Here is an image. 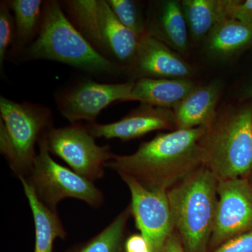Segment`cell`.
<instances>
[{"label": "cell", "instance_id": "cell-1", "mask_svg": "<svg viewBox=\"0 0 252 252\" xmlns=\"http://www.w3.org/2000/svg\"><path fill=\"white\" fill-rule=\"evenodd\" d=\"M207 126L158 133L130 155L113 154L105 167L144 188L167 192L203 166L200 140Z\"/></svg>", "mask_w": 252, "mask_h": 252}, {"label": "cell", "instance_id": "cell-2", "mask_svg": "<svg viewBox=\"0 0 252 252\" xmlns=\"http://www.w3.org/2000/svg\"><path fill=\"white\" fill-rule=\"evenodd\" d=\"M20 55L23 61H56L94 75L116 76L122 70L81 35L56 0L44 1L39 34Z\"/></svg>", "mask_w": 252, "mask_h": 252}, {"label": "cell", "instance_id": "cell-3", "mask_svg": "<svg viewBox=\"0 0 252 252\" xmlns=\"http://www.w3.org/2000/svg\"><path fill=\"white\" fill-rule=\"evenodd\" d=\"M200 145L203 165L218 182L246 178L252 172V104L216 116Z\"/></svg>", "mask_w": 252, "mask_h": 252}, {"label": "cell", "instance_id": "cell-4", "mask_svg": "<svg viewBox=\"0 0 252 252\" xmlns=\"http://www.w3.org/2000/svg\"><path fill=\"white\" fill-rule=\"evenodd\" d=\"M218 180L201 166L167 192L175 229L187 252H205L216 217Z\"/></svg>", "mask_w": 252, "mask_h": 252}, {"label": "cell", "instance_id": "cell-5", "mask_svg": "<svg viewBox=\"0 0 252 252\" xmlns=\"http://www.w3.org/2000/svg\"><path fill=\"white\" fill-rule=\"evenodd\" d=\"M53 124L46 106L0 97V152L18 179L31 171L37 156L35 144Z\"/></svg>", "mask_w": 252, "mask_h": 252}, {"label": "cell", "instance_id": "cell-6", "mask_svg": "<svg viewBox=\"0 0 252 252\" xmlns=\"http://www.w3.org/2000/svg\"><path fill=\"white\" fill-rule=\"evenodd\" d=\"M45 133L38 142L39 153L32 168L23 179L31 186L41 203L54 211H57L58 204L67 198L78 199L98 208L104 203L103 194L94 182L55 161L48 149Z\"/></svg>", "mask_w": 252, "mask_h": 252}, {"label": "cell", "instance_id": "cell-7", "mask_svg": "<svg viewBox=\"0 0 252 252\" xmlns=\"http://www.w3.org/2000/svg\"><path fill=\"white\" fill-rule=\"evenodd\" d=\"M50 153L61 158L73 171L91 182L102 178L112 158L109 145L99 146L86 126L79 123L66 127H53L45 133Z\"/></svg>", "mask_w": 252, "mask_h": 252}, {"label": "cell", "instance_id": "cell-8", "mask_svg": "<svg viewBox=\"0 0 252 252\" xmlns=\"http://www.w3.org/2000/svg\"><path fill=\"white\" fill-rule=\"evenodd\" d=\"M135 81L101 84L91 80L76 83L55 96L59 112L71 124L94 123L99 113L113 102L128 101Z\"/></svg>", "mask_w": 252, "mask_h": 252}, {"label": "cell", "instance_id": "cell-9", "mask_svg": "<svg viewBox=\"0 0 252 252\" xmlns=\"http://www.w3.org/2000/svg\"><path fill=\"white\" fill-rule=\"evenodd\" d=\"M218 205L210 248L252 230V186L248 178L219 182Z\"/></svg>", "mask_w": 252, "mask_h": 252}, {"label": "cell", "instance_id": "cell-10", "mask_svg": "<svg viewBox=\"0 0 252 252\" xmlns=\"http://www.w3.org/2000/svg\"><path fill=\"white\" fill-rule=\"evenodd\" d=\"M121 178L130 190L131 215L137 229L153 252H162L175 230L167 192L149 190L131 177Z\"/></svg>", "mask_w": 252, "mask_h": 252}, {"label": "cell", "instance_id": "cell-11", "mask_svg": "<svg viewBox=\"0 0 252 252\" xmlns=\"http://www.w3.org/2000/svg\"><path fill=\"white\" fill-rule=\"evenodd\" d=\"M86 127L94 138L122 141L140 138L156 130H177L173 110L143 103L117 122L108 124L89 123Z\"/></svg>", "mask_w": 252, "mask_h": 252}, {"label": "cell", "instance_id": "cell-12", "mask_svg": "<svg viewBox=\"0 0 252 252\" xmlns=\"http://www.w3.org/2000/svg\"><path fill=\"white\" fill-rule=\"evenodd\" d=\"M130 70L138 79H189L194 74L180 54L147 33L140 38Z\"/></svg>", "mask_w": 252, "mask_h": 252}, {"label": "cell", "instance_id": "cell-13", "mask_svg": "<svg viewBox=\"0 0 252 252\" xmlns=\"http://www.w3.org/2000/svg\"><path fill=\"white\" fill-rule=\"evenodd\" d=\"M147 34L166 44L180 55L189 49V32L180 1L154 3L147 20Z\"/></svg>", "mask_w": 252, "mask_h": 252}, {"label": "cell", "instance_id": "cell-14", "mask_svg": "<svg viewBox=\"0 0 252 252\" xmlns=\"http://www.w3.org/2000/svg\"><path fill=\"white\" fill-rule=\"evenodd\" d=\"M98 13L106 56L109 55L122 69H130L140 37L119 21L107 0H98Z\"/></svg>", "mask_w": 252, "mask_h": 252}, {"label": "cell", "instance_id": "cell-15", "mask_svg": "<svg viewBox=\"0 0 252 252\" xmlns=\"http://www.w3.org/2000/svg\"><path fill=\"white\" fill-rule=\"evenodd\" d=\"M223 89L220 80L197 86L180 104L172 109L176 126L180 130L208 126L216 117V107Z\"/></svg>", "mask_w": 252, "mask_h": 252}, {"label": "cell", "instance_id": "cell-16", "mask_svg": "<svg viewBox=\"0 0 252 252\" xmlns=\"http://www.w3.org/2000/svg\"><path fill=\"white\" fill-rule=\"evenodd\" d=\"M198 85L189 79L140 78L135 81L128 101L174 109Z\"/></svg>", "mask_w": 252, "mask_h": 252}, {"label": "cell", "instance_id": "cell-17", "mask_svg": "<svg viewBox=\"0 0 252 252\" xmlns=\"http://www.w3.org/2000/svg\"><path fill=\"white\" fill-rule=\"evenodd\" d=\"M238 0H183L182 10L192 39H205L215 26L230 18Z\"/></svg>", "mask_w": 252, "mask_h": 252}, {"label": "cell", "instance_id": "cell-18", "mask_svg": "<svg viewBox=\"0 0 252 252\" xmlns=\"http://www.w3.org/2000/svg\"><path fill=\"white\" fill-rule=\"evenodd\" d=\"M205 39V51L210 57L228 59L252 46V29L234 18H225Z\"/></svg>", "mask_w": 252, "mask_h": 252}, {"label": "cell", "instance_id": "cell-19", "mask_svg": "<svg viewBox=\"0 0 252 252\" xmlns=\"http://www.w3.org/2000/svg\"><path fill=\"white\" fill-rule=\"evenodd\" d=\"M27 197L35 230L34 252H54L56 238L64 239L66 231L57 211L51 210L36 197L34 190L25 179H20Z\"/></svg>", "mask_w": 252, "mask_h": 252}, {"label": "cell", "instance_id": "cell-20", "mask_svg": "<svg viewBox=\"0 0 252 252\" xmlns=\"http://www.w3.org/2000/svg\"><path fill=\"white\" fill-rule=\"evenodd\" d=\"M44 2L41 0L9 1L16 26V38L12 46L15 54L18 56L37 37L42 22Z\"/></svg>", "mask_w": 252, "mask_h": 252}, {"label": "cell", "instance_id": "cell-21", "mask_svg": "<svg viewBox=\"0 0 252 252\" xmlns=\"http://www.w3.org/2000/svg\"><path fill=\"white\" fill-rule=\"evenodd\" d=\"M62 2L63 9L73 26L94 49L107 57L101 34L98 0H68Z\"/></svg>", "mask_w": 252, "mask_h": 252}, {"label": "cell", "instance_id": "cell-22", "mask_svg": "<svg viewBox=\"0 0 252 252\" xmlns=\"http://www.w3.org/2000/svg\"><path fill=\"white\" fill-rule=\"evenodd\" d=\"M130 215L129 205L77 252H122L126 226Z\"/></svg>", "mask_w": 252, "mask_h": 252}, {"label": "cell", "instance_id": "cell-23", "mask_svg": "<svg viewBox=\"0 0 252 252\" xmlns=\"http://www.w3.org/2000/svg\"><path fill=\"white\" fill-rule=\"evenodd\" d=\"M111 9L121 23L139 37L147 33V20L144 19L140 4L133 0H107Z\"/></svg>", "mask_w": 252, "mask_h": 252}, {"label": "cell", "instance_id": "cell-24", "mask_svg": "<svg viewBox=\"0 0 252 252\" xmlns=\"http://www.w3.org/2000/svg\"><path fill=\"white\" fill-rule=\"evenodd\" d=\"M16 26L9 1L0 3V69L4 70V61L10 46L14 45Z\"/></svg>", "mask_w": 252, "mask_h": 252}, {"label": "cell", "instance_id": "cell-25", "mask_svg": "<svg viewBox=\"0 0 252 252\" xmlns=\"http://www.w3.org/2000/svg\"><path fill=\"white\" fill-rule=\"evenodd\" d=\"M212 252H252V230L230 239Z\"/></svg>", "mask_w": 252, "mask_h": 252}, {"label": "cell", "instance_id": "cell-26", "mask_svg": "<svg viewBox=\"0 0 252 252\" xmlns=\"http://www.w3.org/2000/svg\"><path fill=\"white\" fill-rule=\"evenodd\" d=\"M230 18L238 20L252 29V0L237 1Z\"/></svg>", "mask_w": 252, "mask_h": 252}, {"label": "cell", "instance_id": "cell-27", "mask_svg": "<svg viewBox=\"0 0 252 252\" xmlns=\"http://www.w3.org/2000/svg\"><path fill=\"white\" fill-rule=\"evenodd\" d=\"M126 252H153L150 245L142 234L130 235L125 243Z\"/></svg>", "mask_w": 252, "mask_h": 252}, {"label": "cell", "instance_id": "cell-28", "mask_svg": "<svg viewBox=\"0 0 252 252\" xmlns=\"http://www.w3.org/2000/svg\"><path fill=\"white\" fill-rule=\"evenodd\" d=\"M162 252H187L180 235L175 230L167 239Z\"/></svg>", "mask_w": 252, "mask_h": 252}, {"label": "cell", "instance_id": "cell-29", "mask_svg": "<svg viewBox=\"0 0 252 252\" xmlns=\"http://www.w3.org/2000/svg\"><path fill=\"white\" fill-rule=\"evenodd\" d=\"M240 99L242 100H252V77L240 91Z\"/></svg>", "mask_w": 252, "mask_h": 252}, {"label": "cell", "instance_id": "cell-30", "mask_svg": "<svg viewBox=\"0 0 252 252\" xmlns=\"http://www.w3.org/2000/svg\"><path fill=\"white\" fill-rule=\"evenodd\" d=\"M252 173V172H251V174Z\"/></svg>", "mask_w": 252, "mask_h": 252}]
</instances>
